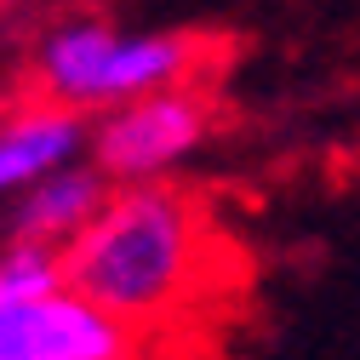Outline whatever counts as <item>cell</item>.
Wrapping results in <instances>:
<instances>
[{"mask_svg": "<svg viewBox=\"0 0 360 360\" xmlns=\"http://www.w3.org/2000/svg\"><path fill=\"white\" fill-rule=\"evenodd\" d=\"M223 240L206 200L184 184H109L92 223L63 246V275L80 297L109 309L143 349L212 297Z\"/></svg>", "mask_w": 360, "mask_h": 360, "instance_id": "cell-1", "label": "cell"}, {"mask_svg": "<svg viewBox=\"0 0 360 360\" xmlns=\"http://www.w3.org/2000/svg\"><path fill=\"white\" fill-rule=\"evenodd\" d=\"M212 40L195 29H126L92 12H69L40 29L29 52V92L98 120L131 98L200 80Z\"/></svg>", "mask_w": 360, "mask_h": 360, "instance_id": "cell-2", "label": "cell"}, {"mask_svg": "<svg viewBox=\"0 0 360 360\" xmlns=\"http://www.w3.org/2000/svg\"><path fill=\"white\" fill-rule=\"evenodd\" d=\"M206 138H212V98L189 80L98 115L86 160L109 184H155V177H172L184 160H195Z\"/></svg>", "mask_w": 360, "mask_h": 360, "instance_id": "cell-3", "label": "cell"}, {"mask_svg": "<svg viewBox=\"0 0 360 360\" xmlns=\"http://www.w3.org/2000/svg\"><path fill=\"white\" fill-rule=\"evenodd\" d=\"M138 349L143 343L109 309L75 286L46 297H0V360H120Z\"/></svg>", "mask_w": 360, "mask_h": 360, "instance_id": "cell-4", "label": "cell"}, {"mask_svg": "<svg viewBox=\"0 0 360 360\" xmlns=\"http://www.w3.org/2000/svg\"><path fill=\"white\" fill-rule=\"evenodd\" d=\"M86 143H92V126L86 115L46 103V98H23L0 109V200H18L29 184H40L46 172L86 160Z\"/></svg>", "mask_w": 360, "mask_h": 360, "instance_id": "cell-5", "label": "cell"}, {"mask_svg": "<svg viewBox=\"0 0 360 360\" xmlns=\"http://www.w3.org/2000/svg\"><path fill=\"white\" fill-rule=\"evenodd\" d=\"M103 195H109V177L92 160H69V166L46 172L40 184H29L12 200V235L46 240V246H69L86 223H92Z\"/></svg>", "mask_w": 360, "mask_h": 360, "instance_id": "cell-6", "label": "cell"}, {"mask_svg": "<svg viewBox=\"0 0 360 360\" xmlns=\"http://www.w3.org/2000/svg\"><path fill=\"white\" fill-rule=\"evenodd\" d=\"M63 286H69L63 246L23 240V235H12L0 246V297H46V292H63Z\"/></svg>", "mask_w": 360, "mask_h": 360, "instance_id": "cell-7", "label": "cell"}, {"mask_svg": "<svg viewBox=\"0 0 360 360\" xmlns=\"http://www.w3.org/2000/svg\"><path fill=\"white\" fill-rule=\"evenodd\" d=\"M143 354H149V349H138V354H120V360H143Z\"/></svg>", "mask_w": 360, "mask_h": 360, "instance_id": "cell-8", "label": "cell"}]
</instances>
